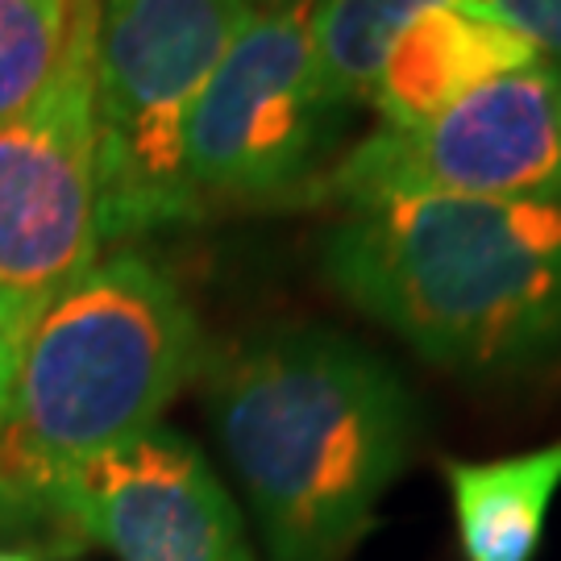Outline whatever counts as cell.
<instances>
[{"instance_id":"1","label":"cell","mask_w":561,"mask_h":561,"mask_svg":"<svg viewBox=\"0 0 561 561\" xmlns=\"http://www.w3.org/2000/svg\"><path fill=\"white\" fill-rule=\"evenodd\" d=\"M208 421L271 561H345L416 437V403L345 333L296 324L208 366Z\"/></svg>"},{"instance_id":"2","label":"cell","mask_w":561,"mask_h":561,"mask_svg":"<svg viewBox=\"0 0 561 561\" xmlns=\"http://www.w3.org/2000/svg\"><path fill=\"white\" fill-rule=\"evenodd\" d=\"M204 333L159 262H96L30 324L0 416V541L67 553L62 495L104 449L154 428L204 366Z\"/></svg>"},{"instance_id":"3","label":"cell","mask_w":561,"mask_h":561,"mask_svg":"<svg viewBox=\"0 0 561 561\" xmlns=\"http://www.w3.org/2000/svg\"><path fill=\"white\" fill-rule=\"evenodd\" d=\"M321 271L445 370L512 375L561 354V192L350 204L321 241Z\"/></svg>"},{"instance_id":"4","label":"cell","mask_w":561,"mask_h":561,"mask_svg":"<svg viewBox=\"0 0 561 561\" xmlns=\"http://www.w3.org/2000/svg\"><path fill=\"white\" fill-rule=\"evenodd\" d=\"M254 18L241 0H101L96 183L101 238L201 221L183 134L208 76Z\"/></svg>"},{"instance_id":"5","label":"cell","mask_w":561,"mask_h":561,"mask_svg":"<svg viewBox=\"0 0 561 561\" xmlns=\"http://www.w3.org/2000/svg\"><path fill=\"white\" fill-rule=\"evenodd\" d=\"M308 9L254 13L196 96L183 171L201 217L321 201L350 108L321 80Z\"/></svg>"},{"instance_id":"6","label":"cell","mask_w":561,"mask_h":561,"mask_svg":"<svg viewBox=\"0 0 561 561\" xmlns=\"http://www.w3.org/2000/svg\"><path fill=\"white\" fill-rule=\"evenodd\" d=\"M96 25L18 117L0 121V308L38 321L101 254Z\"/></svg>"},{"instance_id":"7","label":"cell","mask_w":561,"mask_h":561,"mask_svg":"<svg viewBox=\"0 0 561 561\" xmlns=\"http://www.w3.org/2000/svg\"><path fill=\"white\" fill-rule=\"evenodd\" d=\"M561 76L524 67L479 88L412 129H375L333 162L321 201L366 204L387 196H558Z\"/></svg>"},{"instance_id":"8","label":"cell","mask_w":561,"mask_h":561,"mask_svg":"<svg viewBox=\"0 0 561 561\" xmlns=\"http://www.w3.org/2000/svg\"><path fill=\"white\" fill-rule=\"evenodd\" d=\"M62 541L67 553L101 545L117 561H259L201 445L167 424L104 449L71 479Z\"/></svg>"},{"instance_id":"9","label":"cell","mask_w":561,"mask_h":561,"mask_svg":"<svg viewBox=\"0 0 561 561\" xmlns=\"http://www.w3.org/2000/svg\"><path fill=\"white\" fill-rule=\"evenodd\" d=\"M537 59L541 50L495 18L491 4H445L428 9L391 42L366 101L382 117V129H412L486 83L537 67Z\"/></svg>"},{"instance_id":"10","label":"cell","mask_w":561,"mask_h":561,"mask_svg":"<svg viewBox=\"0 0 561 561\" xmlns=\"http://www.w3.org/2000/svg\"><path fill=\"white\" fill-rule=\"evenodd\" d=\"M466 561H533L561 491V442L495 461H445Z\"/></svg>"},{"instance_id":"11","label":"cell","mask_w":561,"mask_h":561,"mask_svg":"<svg viewBox=\"0 0 561 561\" xmlns=\"http://www.w3.org/2000/svg\"><path fill=\"white\" fill-rule=\"evenodd\" d=\"M466 0H312V50L329 96L345 108L370 96L391 42L428 9Z\"/></svg>"},{"instance_id":"12","label":"cell","mask_w":561,"mask_h":561,"mask_svg":"<svg viewBox=\"0 0 561 561\" xmlns=\"http://www.w3.org/2000/svg\"><path fill=\"white\" fill-rule=\"evenodd\" d=\"M101 21V0H0V121L18 117Z\"/></svg>"},{"instance_id":"13","label":"cell","mask_w":561,"mask_h":561,"mask_svg":"<svg viewBox=\"0 0 561 561\" xmlns=\"http://www.w3.org/2000/svg\"><path fill=\"white\" fill-rule=\"evenodd\" d=\"M545 55H561V0H482Z\"/></svg>"},{"instance_id":"14","label":"cell","mask_w":561,"mask_h":561,"mask_svg":"<svg viewBox=\"0 0 561 561\" xmlns=\"http://www.w3.org/2000/svg\"><path fill=\"white\" fill-rule=\"evenodd\" d=\"M25 333H30V329H21V324L0 308V416H4V403H9V391H13V375H18Z\"/></svg>"},{"instance_id":"15","label":"cell","mask_w":561,"mask_h":561,"mask_svg":"<svg viewBox=\"0 0 561 561\" xmlns=\"http://www.w3.org/2000/svg\"><path fill=\"white\" fill-rule=\"evenodd\" d=\"M250 4L254 13H279V9H300V4H312V0H241Z\"/></svg>"},{"instance_id":"16","label":"cell","mask_w":561,"mask_h":561,"mask_svg":"<svg viewBox=\"0 0 561 561\" xmlns=\"http://www.w3.org/2000/svg\"><path fill=\"white\" fill-rule=\"evenodd\" d=\"M0 561H38V553H30V549H9V545H0Z\"/></svg>"}]
</instances>
